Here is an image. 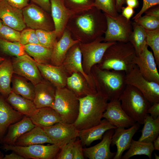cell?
<instances>
[{
  "instance_id": "obj_1",
  "label": "cell",
  "mask_w": 159,
  "mask_h": 159,
  "mask_svg": "<svg viewBox=\"0 0 159 159\" xmlns=\"http://www.w3.org/2000/svg\"><path fill=\"white\" fill-rule=\"evenodd\" d=\"M101 11L94 7L74 14L70 18L73 20V26H69L67 29L75 34L76 39L82 43L91 42L102 37L107 29V22Z\"/></svg>"
},
{
  "instance_id": "obj_2",
  "label": "cell",
  "mask_w": 159,
  "mask_h": 159,
  "mask_svg": "<svg viewBox=\"0 0 159 159\" xmlns=\"http://www.w3.org/2000/svg\"><path fill=\"white\" fill-rule=\"evenodd\" d=\"M136 56L135 49L130 42H115L108 48L96 65L102 69L122 71L127 74L135 65Z\"/></svg>"
},
{
  "instance_id": "obj_3",
  "label": "cell",
  "mask_w": 159,
  "mask_h": 159,
  "mask_svg": "<svg viewBox=\"0 0 159 159\" xmlns=\"http://www.w3.org/2000/svg\"><path fill=\"white\" fill-rule=\"evenodd\" d=\"M91 75L97 92L110 101L118 100L126 85L123 71L102 69L95 65Z\"/></svg>"
},
{
  "instance_id": "obj_4",
  "label": "cell",
  "mask_w": 159,
  "mask_h": 159,
  "mask_svg": "<svg viewBox=\"0 0 159 159\" xmlns=\"http://www.w3.org/2000/svg\"><path fill=\"white\" fill-rule=\"evenodd\" d=\"M79 99V114L73 123L76 128L80 130L100 123L107 106V99L97 92Z\"/></svg>"
},
{
  "instance_id": "obj_5",
  "label": "cell",
  "mask_w": 159,
  "mask_h": 159,
  "mask_svg": "<svg viewBox=\"0 0 159 159\" xmlns=\"http://www.w3.org/2000/svg\"><path fill=\"white\" fill-rule=\"evenodd\" d=\"M118 100L123 110L136 122L143 124L148 114L147 110L152 105L138 89L127 84Z\"/></svg>"
},
{
  "instance_id": "obj_6",
  "label": "cell",
  "mask_w": 159,
  "mask_h": 159,
  "mask_svg": "<svg viewBox=\"0 0 159 159\" xmlns=\"http://www.w3.org/2000/svg\"><path fill=\"white\" fill-rule=\"evenodd\" d=\"M79 98L66 87H56L54 102L52 107L60 115L62 122L73 124L79 114Z\"/></svg>"
},
{
  "instance_id": "obj_7",
  "label": "cell",
  "mask_w": 159,
  "mask_h": 159,
  "mask_svg": "<svg viewBox=\"0 0 159 159\" xmlns=\"http://www.w3.org/2000/svg\"><path fill=\"white\" fill-rule=\"evenodd\" d=\"M104 37H99L87 43L79 42L82 56V65L86 74L91 76V70L95 65L101 61L107 49L115 42H103Z\"/></svg>"
},
{
  "instance_id": "obj_8",
  "label": "cell",
  "mask_w": 159,
  "mask_h": 159,
  "mask_svg": "<svg viewBox=\"0 0 159 159\" xmlns=\"http://www.w3.org/2000/svg\"><path fill=\"white\" fill-rule=\"evenodd\" d=\"M64 144L57 143L49 145L39 144L23 146L4 144L3 148L6 151H14L25 159H53L56 158Z\"/></svg>"
},
{
  "instance_id": "obj_9",
  "label": "cell",
  "mask_w": 159,
  "mask_h": 159,
  "mask_svg": "<svg viewBox=\"0 0 159 159\" xmlns=\"http://www.w3.org/2000/svg\"><path fill=\"white\" fill-rule=\"evenodd\" d=\"M104 14L106 19L107 28L103 42H128L133 30L132 22L121 14L112 16Z\"/></svg>"
},
{
  "instance_id": "obj_10",
  "label": "cell",
  "mask_w": 159,
  "mask_h": 159,
  "mask_svg": "<svg viewBox=\"0 0 159 159\" xmlns=\"http://www.w3.org/2000/svg\"><path fill=\"white\" fill-rule=\"evenodd\" d=\"M126 83L132 86L140 91L152 104L159 102V84L145 78L136 65L126 74Z\"/></svg>"
},
{
  "instance_id": "obj_11",
  "label": "cell",
  "mask_w": 159,
  "mask_h": 159,
  "mask_svg": "<svg viewBox=\"0 0 159 159\" xmlns=\"http://www.w3.org/2000/svg\"><path fill=\"white\" fill-rule=\"evenodd\" d=\"M22 10L26 26L35 30H54L52 19L47 12L39 6L31 2Z\"/></svg>"
},
{
  "instance_id": "obj_12",
  "label": "cell",
  "mask_w": 159,
  "mask_h": 159,
  "mask_svg": "<svg viewBox=\"0 0 159 159\" xmlns=\"http://www.w3.org/2000/svg\"><path fill=\"white\" fill-rule=\"evenodd\" d=\"M12 62L14 73L29 80L34 85L43 80L35 61L26 53L15 57Z\"/></svg>"
},
{
  "instance_id": "obj_13",
  "label": "cell",
  "mask_w": 159,
  "mask_h": 159,
  "mask_svg": "<svg viewBox=\"0 0 159 159\" xmlns=\"http://www.w3.org/2000/svg\"><path fill=\"white\" fill-rule=\"evenodd\" d=\"M146 44L140 54L136 56L134 63L140 73L146 80L159 84V74L157 66L153 52L148 48Z\"/></svg>"
},
{
  "instance_id": "obj_14",
  "label": "cell",
  "mask_w": 159,
  "mask_h": 159,
  "mask_svg": "<svg viewBox=\"0 0 159 159\" xmlns=\"http://www.w3.org/2000/svg\"><path fill=\"white\" fill-rule=\"evenodd\" d=\"M50 3L54 30L57 37L60 38L70 18L74 14L82 11L67 8L64 4V0H50Z\"/></svg>"
},
{
  "instance_id": "obj_15",
  "label": "cell",
  "mask_w": 159,
  "mask_h": 159,
  "mask_svg": "<svg viewBox=\"0 0 159 159\" xmlns=\"http://www.w3.org/2000/svg\"><path fill=\"white\" fill-rule=\"evenodd\" d=\"M79 43L69 49L61 66L68 77L74 73H80L86 78L92 86L95 88L92 76L87 75L83 70L82 54Z\"/></svg>"
},
{
  "instance_id": "obj_16",
  "label": "cell",
  "mask_w": 159,
  "mask_h": 159,
  "mask_svg": "<svg viewBox=\"0 0 159 159\" xmlns=\"http://www.w3.org/2000/svg\"><path fill=\"white\" fill-rule=\"evenodd\" d=\"M103 118L116 127L129 128L136 123L122 109L118 99L108 103Z\"/></svg>"
},
{
  "instance_id": "obj_17",
  "label": "cell",
  "mask_w": 159,
  "mask_h": 159,
  "mask_svg": "<svg viewBox=\"0 0 159 159\" xmlns=\"http://www.w3.org/2000/svg\"><path fill=\"white\" fill-rule=\"evenodd\" d=\"M41 127L55 143L65 144L79 136V130L73 124L62 122L51 126Z\"/></svg>"
},
{
  "instance_id": "obj_18",
  "label": "cell",
  "mask_w": 159,
  "mask_h": 159,
  "mask_svg": "<svg viewBox=\"0 0 159 159\" xmlns=\"http://www.w3.org/2000/svg\"><path fill=\"white\" fill-rule=\"evenodd\" d=\"M140 126V124L136 122L127 129L121 127H117L114 129L111 145H116L117 150L113 159H121L123 152L129 148L132 138Z\"/></svg>"
},
{
  "instance_id": "obj_19",
  "label": "cell",
  "mask_w": 159,
  "mask_h": 159,
  "mask_svg": "<svg viewBox=\"0 0 159 159\" xmlns=\"http://www.w3.org/2000/svg\"><path fill=\"white\" fill-rule=\"evenodd\" d=\"M0 19L4 24L19 31L26 27L22 10L11 6L5 0L0 1Z\"/></svg>"
},
{
  "instance_id": "obj_20",
  "label": "cell",
  "mask_w": 159,
  "mask_h": 159,
  "mask_svg": "<svg viewBox=\"0 0 159 159\" xmlns=\"http://www.w3.org/2000/svg\"><path fill=\"white\" fill-rule=\"evenodd\" d=\"M114 132V129L108 130L103 135L100 142L93 146L83 148L84 156L89 159H113L116 152L111 151L110 146Z\"/></svg>"
},
{
  "instance_id": "obj_21",
  "label": "cell",
  "mask_w": 159,
  "mask_h": 159,
  "mask_svg": "<svg viewBox=\"0 0 159 159\" xmlns=\"http://www.w3.org/2000/svg\"><path fill=\"white\" fill-rule=\"evenodd\" d=\"M56 87L46 80L34 85L33 102L37 108L53 107Z\"/></svg>"
},
{
  "instance_id": "obj_22",
  "label": "cell",
  "mask_w": 159,
  "mask_h": 159,
  "mask_svg": "<svg viewBox=\"0 0 159 159\" xmlns=\"http://www.w3.org/2000/svg\"><path fill=\"white\" fill-rule=\"evenodd\" d=\"M79 42V40L73 39L71 32L65 29L61 37L53 47L50 64L61 66L69 49Z\"/></svg>"
},
{
  "instance_id": "obj_23",
  "label": "cell",
  "mask_w": 159,
  "mask_h": 159,
  "mask_svg": "<svg viewBox=\"0 0 159 159\" xmlns=\"http://www.w3.org/2000/svg\"><path fill=\"white\" fill-rule=\"evenodd\" d=\"M36 63L42 77L45 80L56 87H66L68 76L61 66L40 64L36 62Z\"/></svg>"
},
{
  "instance_id": "obj_24",
  "label": "cell",
  "mask_w": 159,
  "mask_h": 159,
  "mask_svg": "<svg viewBox=\"0 0 159 159\" xmlns=\"http://www.w3.org/2000/svg\"><path fill=\"white\" fill-rule=\"evenodd\" d=\"M66 87L79 98L97 92L96 88L90 84L82 75L78 73H74L68 77Z\"/></svg>"
},
{
  "instance_id": "obj_25",
  "label": "cell",
  "mask_w": 159,
  "mask_h": 159,
  "mask_svg": "<svg viewBox=\"0 0 159 159\" xmlns=\"http://www.w3.org/2000/svg\"><path fill=\"white\" fill-rule=\"evenodd\" d=\"M116 127L105 118L96 125L79 130L78 137L82 146H90L93 142L102 139L107 131Z\"/></svg>"
},
{
  "instance_id": "obj_26",
  "label": "cell",
  "mask_w": 159,
  "mask_h": 159,
  "mask_svg": "<svg viewBox=\"0 0 159 159\" xmlns=\"http://www.w3.org/2000/svg\"><path fill=\"white\" fill-rule=\"evenodd\" d=\"M23 115L13 108L3 97H0V138L8 127L21 119Z\"/></svg>"
},
{
  "instance_id": "obj_27",
  "label": "cell",
  "mask_w": 159,
  "mask_h": 159,
  "mask_svg": "<svg viewBox=\"0 0 159 159\" xmlns=\"http://www.w3.org/2000/svg\"><path fill=\"white\" fill-rule=\"evenodd\" d=\"M29 117L35 126L41 127L49 126L62 122L59 113L50 107L38 108Z\"/></svg>"
},
{
  "instance_id": "obj_28",
  "label": "cell",
  "mask_w": 159,
  "mask_h": 159,
  "mask_svg": "<svg viewBox=\"0 0 159 159\" xmlns=\"http://www.w3.org/2000/svg\"><path fill=\"white\" fill-rule=\"evenodd\" d=\"M44 143H55L50 138L42 127L35 126L20 136L14 145L25 146Z\"/></svg>"
},
{
  "instance_id": "obj_29",
  "label": "cell",
  "mask_w": 159,
  "mask_h": 159,
  "mask_svg": "<svg viewBox=\"0 0 159 159\" xmlns=\"http://www.w3.org/2000/svg\"><path fill=\"white\" fill-rule=\"evenodd\" d=\"M35 126L30 118L25 116L20 120L9 126L7 133L3 140L4 144L14 145L20 136Z\"/></svg>"
},
{
  "instance_id": "obj_30",
  "label": "cell",
  "mask_w": 159,
  "mask_h": 159,
  "mask_svg": "<svg viewBox=\"0 0 159 159\" xmlns=\"http://www.w3.org/2000/svg\"><path fill=\"white\" fill-rule=\"evenodd\" d=\"M6 101L16 110L29 117L38 109L35 106L33 101L12 91L7 97Z\"/></svg>"
},
{
  "instance_id": "obj_31",
  "label": "cell",
  "mask_w": 159,
  "mask_h": 159,
  "mask_svg": "<svg viewBox=\"0 0 159 159\" xmlns=\"http://www.w3.org/2000/svg\"><path fill=\"white\" fill-rule=\"evenodd\" d=\"M14 73L12 61L5 59L0 63V93L7 97L11 92V82Z\"/></svg>"
},
{
  "instance_id": "obj_32",
  "label": "cell",
  "mask_w": 159,
  "mask_h": 159,
  "mask_svg": "<svg viewBox=\"0 0 159 159\" xmlns=\"http://www.w3.org/2000/svg\"><path fill=\"white\" fill-rule=\"evenodd\" d=\"M143 124L144 125L141 130V135L138 140L153 143L159 135V116L154 119L148 114L145 118Z\"/></svg>"
},
{
  "instance_id": "obj_33",
  "label": "cell",
  "mask_w": 159,
  "mask_h": 159,
  "mask_svg": "<svg viewBox=\"0 0 159 159\" xmlns=\"http://www.w3.org/2000/svg\"><path fill=\"white\" fill-rule=\"evenodd\" d=\"M26 53L39 63L50 64L52 49L40 44H29L23 45Z\"/></svg>"
},
{
  "instance_id": "obj_34",
  "label": "cell",
  "mask_w": 159,
  "mask_h": 159,
  "mask_svg": "<svg viewBox=\"0 0 159 159\" xmlns=\"http://www.w3.org/2000/svg\"><path fill=\"white\" fill-rule=\"evenodd\" d=\"M24 77H12V91L27 99L33 101L34 95V85L28 82Z\"/></svg>"
},
{
  "instance_id": "obj_35",
  "label": "cell",
  "mask_w": 159,
  "mask_h": 159,
  "mask_svg": "<svg viewBox=\"0 0 159 159\" xmlns=\"http://www.w3.org/2000/svg\"><path fill=\"white\" fill-rule=\"evenodd\" d=\"M154 150L153 143H148L136 141L132 139L130 146L121 159H128L136 155H145L151 159Z\"/></svg>"
},
{
  "instance_id": "obj_36",
  "label": "cell",
  "mask_w": 159,
  "mask_h": 159,
  "mask_svg": "<svg viewBox=\"0 0 159 159\" xmlns=\"http://www.w3.org/2000/svg\"><path fill=\"white\" fill-rule=\"evenodd\" d=\"M132 24L133 30L129 42L134 47L136 56H138L140 54L143 47L146 44V34L145 29L136 22H132Z\"/></svg>"
},
{
  "instance_id": "obj_37",
  "label": "cell",
  "mask_w": 159,
  "mask_h": 159,
  "mask_svg": "<svg viewBox=\"0 0 159 159\" xmlns=\"http://www.w3.org/2000/svg\"><path fill=\"white\" fill-rule=\"evenodd\" d=\"M0 50L5 54L16 57L26 54L24 46L19 42L9 41L0 37Z\"/></svg>"
},
{
  "instance_id": "obj_38",
  "label": "cell",
  "mask_w": 159,
  "mask_h": 159,
  "mask_svg": "<svg viewBox=\"0 0 159 159\" xmlns=\"http://www.w3.org/2000/svg\"><path fill=\"white\" fill-rule=\"evenodd\" d=\"M146 34V43L153 52L157 67H159V28L152 30L145 29Z\"/></svg>"
},
{
  "instance_id": "obj_39",
  "label": "cell",
  "mask_w": 159,
  "mask_h": 159,
  "mask_svg": "<svg viewBox=\"0 0 159 159\" xmlns=\"http://www.w3.org/2000/svg\"><path fill=\"white\" fill-rule=\"evenodd\" d=\"M35 32L40 44L44 47L52 49L57 41L56 34L53 30L47 31L42 29H37Z\"/></svg>"
},
{
  "instance_id": "obj_40",
  "label": "cell",
  "mask_w": 159,
  "mask_h": 159,
  "mask_svg": "<svg viewBox=\"0 0 159 159\" xmlns=\"http://www.w3.org/2000/svg\"><path fill=\"white\" fill-rule=\"evenodd\" d=\"M116 0H95L94 6L104 13L115 16L119 14L116 9Z\"/></svg>"
},
{
  "instance_id": "obj_41",
  "label": "cell",
  "mask_w": 159,
  "mask_h": 159,
  "mask_svg": "<svg viewBox=\"0 0 159 159\" xmlns=\"http://www.w3.org/2000/svg\"><path fill=\"white\" fill-rule=\"evenodd\" d=\"M65 6L67 8L83 11L93 7L95 0H64Z\"/></svg>"
},
{
  "instance_id": "obj_42",
  "label": "cell",
  "mask_w": 159,
  "mask_h": 159,
  "mask_svg": "<svg viewBox=\"0 0 159 159\" xmlns=\"http://www.w3.org/2000/svg\"><path fill=\"white\" fill-rule=\"evenodd\" d=\"M145 29L152 30L159 28V18L145 15L134 21Z\"/></svg>"
},
{
  "instance_id": "obj_43",
  "label": "cell",
  "mask_w": 159,
  "mask_h": 159,
  "mask_svg": "<svg viewBox=\"0 0 159 159\" xmlns=\"http://www.w3.org/2000/svg\"><path fill=\"white\" fill-rule=\"evenodd\" d=\"M21 31L19 42L20 44L23 45L29 44H40L35 30L25 28Z\"/></svg>"
},
{
  "instance_id": "obj_44",
  "label": "cell",
  "mask_w": 159,
  "mask_h": 159,
  "mask_svg": "<svg viewBox=\"0 0 159 159\" xmlns=\"http://www.w3.org/2000/svg\"><path fill=\"white\" fill-rule=\"evenodd\" d=\"M20 33L4 24L0 28V37L11 42H19Z\"/></svg>"
},
{
  "instance_id": "obj_45",
  "label": "cell",
  "mask_w": 159,
  "mask_h": 159,
  "mask_svg": "<svg viewBox=\"0 0 159 159\" xmlns=\"http://www.w3.org/2000/svg\"><path fill=\"white\" fill-rule=\"evenodd\" d=\"M76 138L71 140L64 144L61 148L56 158L57 159H73V148L74 142Z\"/></svg>"
},
{
  "instance_id": "obj_46",
  "label": "cell",
  "mask_w": 159,
  "mask_h": 159,
  "mask_svg": "<svg viewBox=\"0 0 159 159\" xmlns=\"http://www.w3.org/2000/svg\"><path fill=\"white\" fill-rule=\"evenodd\" d=\"M76 139L73 148V159H84L82 146L79 138Z\"/></svg>"
},
{
  "instance_id": "obj_47",
  "label": "cell",
  "mask_w": 159,
  "mask_h": 159,
  "mask_svg": "<svg viewBox=\"0 0 159 159\" xmlns=\"http://www.w3.org/2000/svg\"><path fill=\"white\" fill-rule=\"evenodd\" d=\"M143 6L140 11L132 18L133 21L141 15L148 9L159 4V0H143Z\"/></svg>"
},
{
  "instance_id": "obj_48",
  "label": "cell",
  "mask_w": 159,
  "mask_h": 159,
  "mask_svg": "<svg viewBox=\"0 0 159 159\" xmlns=\"http://www.w3.org/2000/svg\"><path fill=\"white\" fill-rule=\"evenodd\" d=\"M42 9L46 11L51 12L50 0H29Z\"/></svg>"
},
{
  "instance_id": "obj_49",
  "label": "cell",
  "mask_w": 159,
  "mask_h": 159,
  "mask_svg": "<svg viewBox=\"0 0 159 159\" xmlns=\"http://www.w3.org/2000/svg\"><path fill=\"white\" fill-rule=\"evenodd\" d=\"M11 6L20 9H22L29 4V0H5Z\"/></svg>"
},
{
  "instance_id": "obj_50",
  "label": "cell",
  "mask_w": 159,
  "mask_h": 159,
  "mask_svg": "<svg viewBox=\"0 0 159 159\" xmlns=\"http://www.w3.org/2000/svg\"><path fill=\"white\" fill-rule=\"evenodd\" d=\"M147 114L149 113L150 116L154 119L159 116V102H155L149 107L147 110Z\"/></svg>"
},
{
  "instance_id": "obj_51",
  "label": "cell",
  "mask_w": 159,
  "mask_h": 159,
  "mask_svg": "<svg viewBox=\"0 0 159 159\" xmlns=\"http://www.w3.org/2000/svg\"><path fill=\"white\" fill-rule=\"evenodd\" d=\"M121 11L122 15L128 20H130L135 12L133 9L128 6L126 7H122Z\"/></svg>"
},
{
  "instance_id": "obj_52",
  "label": "cell",
  "mask_w": 159,
  "mask_h": 159,
  "mask_svg": "<svg viewBox=\"0 0 159 159\" xmlns=\"http://www.w3.org/2000/svg\"><path fill=\"white\" fill-rule=\"evenodd\" d=\"M144 13L145 15L159 18V6L148 9Z\"/></svg>"
},
{
  "instance_id": "obj_53",
  "label": "cell",
  "mask_w": 159,
  "mask_h": 159,
  "mask_svg": "<svg viewBox=\"0 0 159 159\" xmlns=\"http://www.w3.org/2000/svg\"><path fill=\"white\" fill-rule=\"evenodd\" d=\"M3 159H25L22 156L17 153L13 151L12 153L6 155L4 157Z\"/></svg>"
},
{
  "instance_id": "obj_54",
  "label": "cell",
  "mask_w": 159,
  "mask_h": 159,
  "mask_svg": "<svg viewBox=\"0 0 159 159\" xmlns=\"http://www.w3.org/2000/svg\"><path fill=\"white\" fill-rule=\"evenodd\" d=\"M125 3L128 6L133 9L137 8L139 4L138 0H126Z\"/></svg>"
},
{
  "instance_id": "obj_55",
  "label": "cell",
  "mask_w": 159,
  "mask_h": 159,
  "mask_svg": "<svg viewBox=\"0 0 159 159\" xmlns=\"http://www.w3.org/2000/svg\"><path fill=\"white\" fill-rule=\"evenodd\" d=\"M125 1L126 0H116V9L118 13L121 12L122 5L125 3Z\"/></svg>"
},
{
  "instance_id": "obj_56",
  "label": "cell",
  "mask_w": 159,
  "mask_h": 159,
  "mask_svg": "<svg viewBox=\"0 0 159 159\" xmlns=\"http://www.w3.org/2000/svg\"><path fill=\"white\" fill-rule=\"evenodd\" d=\"M153 143L154 147V150H159V136L153 141Z\"/></svg>"
},
{
  "instance_id": "obj_57",
  "label": "cell",
  "mask_w": 159,
  "mask_h": 159,
  "mask_svg": "<svg viewBox=\"0 0 159 159\" xmlns=\"http://www.w3.org/2000/svg\"><path fill=\"white\" fill-rule=\"evenodd\" d=\"M4 155L0 151V159H3L4 157Z\"/></svg>"
},
{
  "instance_id": "obj_58",
  "label": "cell",
  "mask_w": 159,
  "mask_h": 159,
  "mask_svg": "<svg viewBox=\"0 0 159 159\" xmlns=\"http://www.w3.org/2000/svg\"><path fill=\"white\" fill-rule=\"evenodd\" d=\"M4 59L5 58L0 56V63H1L4 60Z\"/></svg>"
},
{
  "instance_id": "obj_59",
  "label": "cell",
  "mask_w": 159,
  "mask_h": 159,
  "mask_svg": "<svg viewBox=\"0 0 159 159\" xmlns=\"http://www.w3.org/2000/svg\"><path fill=\"white\" fill-rule=\"evenodd\" d=\"M154 155L155 157V159H159V157L155 153H154Z\"/></svg>"
},
{
  "instance_id": "obj_60",
  "label": "cell",
  "mask_w": 159,
  "mask_h": 159,
  "mask_svg": "<svg viewBox=\"0 0 159 159\" xmlns=\"http://www.w3.org/2000/svg\"><path fill=\"white\" fill-rule=\"evenodd\" d=\"M3 23L2 22V21L0 19V28L1 26L3 24Z\"/></svg>"
},
{
  "instance_id": "obj_61",
  "label": "cell",
  "mask_w": 159,
  "mask_h": 159,
  "mask_svg": "<svg viewBox=\"0 0 159 159\" xmlns=\"http://www.w3.org/2000/svg\"><path fill=\"white\" fill-rule=\"evenodd\" d=\"M1 0H0V1Z\"/></svg>"
}]
</instances>
